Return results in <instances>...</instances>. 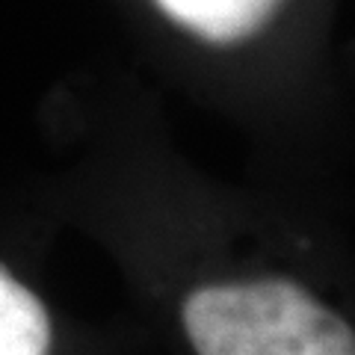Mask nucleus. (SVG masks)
<instances>
[{
    "instance_id": "2",
    "label": "nucleus",
    "mask_w": 355,
    "mask_h": 355,
    "mask_svg": "<svg viewBox=\"0 0 355 355\" xmlns=\"http://www.w3.org/2000/svg\"><path fill=\"white\" fill-rule=\"evenodd\" d=\"M172 21L207 42H237L258 30L282 0H154Z\"/></svg>"
},
{
    "instance_id": "1",
    "label": "nucleus",
    "mask_w": 355,
    "mask_h": 355,
    "mask_svg": "<svg viewBox=\"0 0 355 355\" xmlns=\"http://www.w3.org/2000/svg\"><path fill=\"white\" fill-rule=\"evenodd\" d=\"M198 355H355V331L291 282L216 284L184 305Z\"/></svg>"
},
{
    "instance_id": "3",
    "label": "nucleus",
    "mask_w": 355,
    "mask_h": 355,
    "mask_svg": "<svg viewBox=\"0 0 355 355\" xmlns=\"http://www.w3.org/2000/svg\"><path fill=\"white\" fill-rule=\"evenodd\" d=\"M48 317L39 299L0 270V355H44Z\"/></svg>"
}]
</instances>
